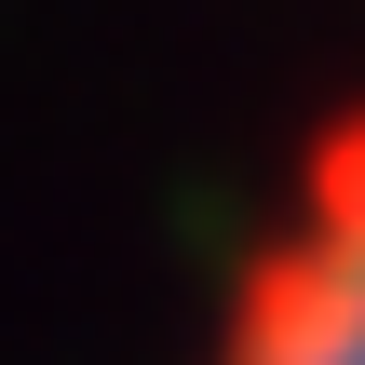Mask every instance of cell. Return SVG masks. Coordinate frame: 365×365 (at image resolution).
<instances>
[{
	"label": "cell",
	"instance_id": "obj_1",
	"mask_svg": "<svg viewBox=\"0 0 365 365\" xmlns=\"http://www.w3.org/2000/svg\"><path fill=\"white\" fill-rule=\"evenodd\" d=\"M217 365H365V122L312 149L298 217L257 244Z\"/></svg>",
	"mask_w": 365,
	"mask_h": 365
}]
</instances>
